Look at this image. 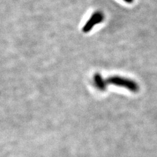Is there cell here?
I'll return each mask as SVG.
<instances>
[{
	"mask_svg": "<svg viewBox=\"0 0 157 157\" xmlns=\"http://www.w3.org/2000/svg\"><path fill=\"white\" fill-rule=\"evenodd\" d=\"M106 82L107 84L127 88L128 90L132 92H137L140 89V86L136 82L128 78L120 76H113L109 77Z\"/></svg>",
	"mask_w": 157,
	"mask_h": 157,
	"instance_id": "6da1fadb",
	"label": "cell"
},
{
	"mask_svg": "<svg viewBox=\"0 0 157 157\" xmlns=\"http://www.w3.org/2000/svg\"><path fill=\"white\" fill-rule=\"evenodd\" d=\"M104 19V15L101 12L97 11L94 13L87 21L82 28L83 32H89L91 29L94 28V26L96 24L101 23Z\"/></svg>",
	"mask_w": 157,
	"mask_h": 157,
	"instance_id": "7a4b0ae2",
	"label": "cell"
},
{
	"mask_svg": "<svg viewBox=\"0 0 157 157\" xmlns=\"http://www.w3.org/2000/svg\"><path fill=\"white\" fill-rule=\"evenodd\" d=\"M123 1H124L127 3H132L134 2V0H123Z\"/></svg>",
	"mask_w": 157,
	"mask_h": 157,
	"instance_id": "277c9868",
	"label": "cell"
},
{
	"mask_svg": "<svg viewBox=\"0 0 157 157\" xmlns=\"http://www.w3.org/2000/svg\"><path fill=\"white\" fill-rule=\"evenodd\" d=\"M94 82L98 90L101 91L105 90L107 83L99 73H96L94 75Z\"/></svg>",
	"mask_w": 157,
	"mask_h": 157,
	"instance_id": "3957f363",
	"label": "cell"
}]
</instances>
